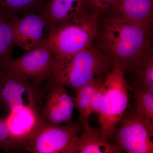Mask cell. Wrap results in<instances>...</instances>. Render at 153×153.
Instances as JSON below:
<instances>
[{
	"instance_id": "1",
	"label": "cell",
	"mask_w": 153,
	"mask_h": 153,
	"mask_svg": "<svg viewBox=\"0 0 153 153\" xmlns=\"http://www.w3.org/2000/svg\"><path fill=\"white\" fill-rule=\"evenodd\" d=\"M152 28L146 27L111 14L99 28V48L113 64L123 71L132 69L152 48Z\"/></svg>"
},
{
	"instance_id": "2",
	"label": "cell",
	"mask_w": 153,
	"mask_h": 153,
	"mask_svg": "<svg viewBox=\"0 0 153 153\" xmlns=\"http://www.w3.org/2000/svg\"><path fill=\"white\" fill-rule=\"evenodd\" d=\"M112 62L99 47H90L71 57L55 59L47 86L61 84L76 91L98 74L108 71Z\"/></svg>"
},
{
	"instance_id": "3",
	"label": "cell",
	"mask_w": 153,
	"mask_h": 153,
	"mask_svg": "<svg viewBox=\"0 0 153 153\" xmlns=\"http://www.w3.org/2000/svg\"><path fill=\"white\" fill-rule=\"evenodd\" d=\"M99 17L91 13L52 27L47 43L55 59L71 57L93 44L99 30Z\"/></svg>"
},
{
	"instance_id": "4",
	"label": "cell",
	"mask_w": 153,
	"mask_h": 153,
	"mask_svg": "<svg viewBox=\"0 0 153 153\" xmlns=\"http://www.w3.org/2000/svg\"><path fill=\"white\" fill-rule=\"evenodd\" d=\"M112 66L103 82V101L98 114L100 131L108 139L116 130L129 101V87L124 71L117 63Z\"/></svg>"
},
{
	"instance_id": "5",
	"label": "cell",
	"mask_w": 153,
	"mask_h": 153,
	"mask_svg": "<svg viewBox=\"0 0 153 153\" xmlns=\"http://www.w3.org/2000/svg\"><path fill=\"white\" fill-rule=\"evenodd\" d=\"M55 63V56L47 42L18 58L9 56L1 63L0 68L41 87L51 77Z\"/></svg>"
},
{
	"instance_id": "6",
	"label": "cell",
	"mask_w": 153,
	"mask_h": 153,
	"mask_svg": "<svg viewBox=\"0 0 153 153\" xmlns=\"http://www.w3.org/2000/svg\"><path fill=\"white\" fill-rule=\"evenodd\" d=\"M133 111L118 123L116 140L119 147L129 153H153V123Z\"/></svg>"
},
{
	"instance_id": "7",
	"label": "cell",
	"mask_w": 153,
	"mask_h": 153,
	"mask_svg": "<svg viewBox=\"0 0 153 153\" xmlns=\"http://www.w3.org/2000/svg\"><path fill=\"white\" fill-rule=\"evenodd\" d=\"M48 87H38L26 79L10 75L0 68V107L8 112L29 105L41 110Z\"/></svg>"
},
{
	"instance_id": "8",
	"label": "cell",
	"mask_w": 153,
	"mask_h": 153,
	"mask_svg": "<svg viewBox=\"0 0 153 153\" xmlns=\"http://www.w3.org/2000/svg\"><path fill=\"white\" fill-rule=\"evenodd\" d=\"M82 126L78 123L65 126L52 125L44 121L27 143L25 151L33 153H66Z\"/></svg>"
},
{
	"instance_id": "9",
	"label": "cell",
	"mask_w": 153,
	"mask_h": 153,
	"mask_svg": "<svg viewBox=\"0 0 153 153\" xmlns=\"http://www.w3.org/2000/svg\"><path fill=\"white\" fill-rule=\"evenodd\" d=\"M15 46L29 51L47 42L52 27L41 12L12 17Z\"/></svg>"
},
{
	"instance_id": "10",
	"label": "cell",
	"mask_w": 153,
	"mask_h": 153,
	"mask_svg": "<svg viewBox=\"0 0 153 153\" xmlns=\"http://www.w3.org/2000/svg\"><path fill=\"white\" fill-rule=\"evenodd\" d=\"M12 138L25 151L27 143L44 123L41 109L29 105L15 108L5 118Z\"/></svg>"
},
{
	"instance_id": "11",
	"label": "cell",
	"mask_w": 153,
	"mask_h": 153,
	"mask_svg": "<svg viewBox=\"0 0 153 153\" xmlns=\"http://www.w3.org/2000/svg\"><path fill=\"white\" fill-rule=\"evenodd\" d=\"M48 88L41 113L44 121L52 125L71 123L74 102L65 86L53 84Z\"/></svg>"
},
{
	"instance_id": "12",
	"label": "cell",
	"mask_w": 153,
	"mask_h": 153,
	"mask_svg": "<svg viewBox=\"0 0 153 153\" xmlns=\"http://www.w3.org/2000/svg\"><path fill=\"white\" fill-rule=\"evenodd\" d=\"M41 12L52 28L93 13L91 0H47Z\"/></svg>"
},
{
	"instance_id": "13",
	"label": "cell",
	"mask_w": 153,
	"mask_h": 153,
	"mask_svg": "<svg viewBox=\"0 0 153 153\" xmlns=\"http://www.w3.org/2000/svg\"><path fill=\"white\" fill-rule=\"evenodd\" d=\"M82 126V133L74 138L66 153H118L123 151L110 142L100 130L91 127L89 123Z\"/></svg>"
},
{
	"instance_id": "14",
	"label": "cell",
	"mask_w": 153,
	"mask_h": 153,
	"mask_svg": "<svg viewBox=\"0 0 153 153\" xmlns=\"http://www.w3.org/2000/svg\"><path fill=\"white\" fill-rule=\"evenodd\" d=\"M109 11L133 23L152 28L153 0H116Z\"/></svg>"
},
{
	"instance_id": "15",
	"label": "cell",
	"mask_w": 153,
	"mask_h": 153,
	"mask_svg": "<svg viewBox=\"0 0 153 153\" xmlns=\"http://www.w3.org/2000/svg\"><path fill=\"white\" fill-rule=\"evenodd\" d=\"M98 75L76 91V95L73 98L74 107L79 112V122L82 123V125L89 123L88 119L91 112V104L94 94L98 80Z\"/></svg>"
},
{
	"instance_id": "16",
	"label": "cell",
	"mask_w": 153,
	"mask_h": 153,
	"mask_svg": "<svg viewBox=\"0 0 153 153\" xmlns=\"http://www.w3.org/2000/svg\"><path fill=\"white\" fill-rule=\"evenodd\" d=\"M134 70L136 86L153 91V52L149 49L137 62Z\"/></svg>"
},
{
	"instance_id": "17",
	"label": "cell",
	"mask_w": 153,
	"mask_h": 153,
	"mask_svg": "<svg viewBox=\"0 0 153 153\" xmlns=\"http://www.w3.org/2000/svg\"><path fill=\"white\" fill-rule=\"evenodd\" d=\"M47 0H0V13L11 17L41 12Z\"/></svg>"
},
{
	"instance_id": "18",
	"label": "cell",
	"mask_w": 153,
	"mask_h": 153,
	"mask_svg": "<svg viewBox=\"0 0 153 153\" xmlns=\"http://www.w3.org/2000/svg\"><path fill=\"white\" fill-rule=\"evenodd\" d=\"M12 17L0 13V64L6 58L11 56L15 46L11 22Z\"/></svg>"
},
{
	"instance_id": "19",
	"label": "cell",
	"mask_w": 153,
	"mask_h": 153,
	"mask_svg": "<svg viewBox=\"0 0 153 153\" xmlns=\"http://www.w3.org/2000/svg\"><path fill=\"white\" fill-rule=\"evenodd\" d=\"M134 91L136 101L135 110L153 121V91L135 86Z\"/></svg>"
},
{
	"instance_id": "20",
	"label": "cell",
	"mask_w": 153,
	"mask_h": 153,
	"mask_svg": "<svg viewBox=\"0 0 153 153\" xmlns=\"http://www.w3.org/2000/svg\"><path fill=\"white\" fill-rule=\"evenodd\" d=\"M0 149L4 152L24 151L22 147L12 138L6 123L5 118L0 116Z\"/></svg>"
},
{
	"instance_id": "21",
	"label": "cell",
	"mask_w": 153,
	"mask_h": 153,
	"mask_svg": "<svg viewBox=\"0 0 153 153\" xmlns=\"http://www.w3.org/2000/svg\"><path fill=\"white\" fill-rule=\"evenodd\" d=\"M101 74H98V80L94 94L92 102L91 104V113L98 114L101 109L103 95H104V88L103 83L104 79H102Z\"/></svg>"
},
{
	"instance_id": "22",
	"label": "cell",
	"mask_w": 153,
	"mask_h": 153,
	"mask_svg": "<svg viewBox=\"0 0 153 153\" xmlns=\"http://www.w3.org/2000/svg\"><path fill=\"white\" fill-rule=\"evenodd\" d=\"M92 12L100 16L109 11L116 0H91Z\"/></svg>"
}]
</instances>
